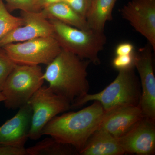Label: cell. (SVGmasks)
<instances>
[{
  "label": "cell",
  "mask_w": 155,
  "mask_h": 155,
  "mask_svg": "<svg viewBox=\"0 0 155 155\" xmlns=\"http://www.w3.org/2000/svg\"><path fill=\"white\" fill-rule=\"evenodd\" d=\"M90 62L62 49L48 64L43 78L56 94L64 97L72 104L88 94L89 84L87 68Z\"/></svg>",
  "instance_id": "cell-1"
},
{
  "label": "cell",
  "mask_w": 155,
  "mask_h": 155,
  "mask_svg": "<svg viewBox=\"0 0 155 155\" xmlns=\"http://www.w3.org/2000/svg\"><path fill=\"white\" fill-rule=\"evenodd\" d=\"M105 111L97 101L77 112L56 116L41 132L63 143L70 145L79 153L87 141L99 127Z\"/></svg>",
  "instance_id": "cell-2"
},
{
  "label": "cell",
  "mask_w": 155,
  "mask_h": 155,
  "mask_svg": "<svg viewBox=\"0 0 155 155\" xmlns=\"http://www.w3.org/2000/svg\"><path fill=\"white\" fill-rule=\"evenodd\" d=\"M48 20L52 26L53 36L61 48L95 65L101 64L99 53L107 40L104 31L82 30L57 19Z\"/></svg>",
  "instance_id": "cell-3"
},
{
  "label": "cell",
  "mask_w": 155,
  "mask_h": 155,
  "mask_svg": "<svg viewBox=\"0 0 155 155\" xmlns=\"http://www.w3.org/2000/svg\"><path fill=\"white\" fill-rule=\"evenodd\" d=\"M118 71L117 77L105 88L77 99L71 104V109L80 107L91 101H98L105 111L124 105H138L141 89L134 67Z\"/></svg>",
  "instance_id": "cell-4"
},
{
  "label": "cell",
  "mask_w": 155,
  "mask_h": 155,
  "mask_svg": "<svg viewBox=\"0 0 155 155\" xmlns=\"http://www.w3.org/2000/svg\"><path fill=\"white\" fill-rule=\"evenodd\" d=\"M44 81L39 65L17 64L2 91L6 107L16 110L26 104L34 94L43 86Z\"/></svg>",
  "instance_id": "cell-5"
},
{
  "label": "cell",
  "mask_w": 155,
  "mask_h": 155,
  "mask_svg": "<svg viewBox=\"0 0 155 155\" xmlns=\"http://www.w3.org/2000/svg\"><path fill=\"white\" fill-rule=\"evenodd\" d=\"M32 110L31 125L28 138H40L44 127L58 114L71 109V103L64 97L56 94L49 87L42 86L28 101Z\"/></svg>",
  "instance_id": "cell-6"
},
{
  "label": "cell",
  "mask_w": 155,
  "mask_h": 155,
  "mask_svg": "<svg viewBox=\"0 0 155 155\" xmlns=\"http://www.w3.org/2000/svg\"><path fill=\"white\" fill-rule=\"evenodd\" d=\"M2 48L16 64L28 65H48L62 50L53 35L10 43Z\"/></svg>",
  "instance_id": "cell-7"
},
{
  "label": "cell",
  "mask_w": 155,
  "mask_h": 155,
  "mask_svg": "<svg viewBox=\"0 0 155 155\" xmlns=\"http://www.w3.org/2000/svg\"><path fill=\"white\" fill-rule=\"evenodd\" d=\"M152 47L148 42L134 53V67L140 81L141 95L138 106L143 117L155 122V76Z\"/></svg>",
  "instance_id": "cell-8"
},
{
  "label": "cell",
  "mask_w": 155,
  "mask_h": 155,
  "mask_svg": "<svg viewBox=\"0 0 155 155\" xmlns=\"http://www.w3.org/2000/svg\"><path fill=\"white\" fill-rule=\"evenodd\" d=\"M122 18L144 37L155 51V0H130L121 9Z\"/></svg>",
  "instance_id": "cell-9"
},
{
  "label": "cell",
  "mask_w": 155,
  "mask_h": 155,
  "mask_svg": "<svg viewBox=\"0 0 155 155\" xmlns=\"http://www.w3.org/2000/svg\"><path fill=\"white\" fill-rule=\"evenodd\" d=\"M155 122L143 117L127 133L118 139L125 153L154 154Z\"/></svg>",
  "instance_id": "cell-10"
},
{
  "label": "cell",
  "mask_w": 155,
  "mask_h": 155,
  "mask_svg": "<svg viewBox=\"0 0 155 155\" xmlns=\"http://www.w3.org/2000/svg\"><path fill=\"white\" fill-rule=\"evenodd\" d=\"M21 17L24 23L0 40V48L13 43L30 40L37 38L53 35L52 26L41 12L21 11Z\"/></svg>",
  "instance_id": "cell-11"
},
{
  "label": "cell",
  "mask_w": 155,
  "mask_h": 155,
  "mask_svg": "<svg viewBox=\"0 0 155 155\" xmlns=\"http://www.w3.org/2000/svg\"><path fill=\"white\" fill-rule=\"evenodd\" d=\"M143 116L139 106H119L105 111L100 129L119 139L127 133Z\"/></svg>",
  "instance_id": "cell-12"
},
{
  "label": "cell",
  "mask_w": 155,
  "mask_h": 155,
  "mask_svg": "<svg viewBox=\"0 0 155 155\" xmlns=\"http://www.w3.org/2000/svg\"><path fill=\"white\" fill-rule=\"evenodd\" d=\"M32 110L27 103L18 113L0 126V144L24 147L30 131Z\"/></svg>",
  "instance_id": "cell-13"
},
{
  "label": "cell",
  "mask_w": 155,
  "mask_h": 155,
  "mask_svg": "<svg viewBox=\"0 0 155 155\" xmlns=\"http://www.w3.org/2000/svg\"><path fill=\"white\" fill-rule=\"evenodd\" d=\"M81 155H122L125 154L119 139L103 129L98 128L79 152Z\"/></svg>",
  "instance_id": "cell-14"
},
{
  "label": "cell",
  "mask_w": 155,
  "mask_h": 155,
  "mask_svg": "<svg viewBox=\"0 0 155 155\" xmlns=\"http://www.w3.org/2000/svg\"><path fill=\"white\" fill-rule=\"evenodd\" d=\"M41 12L46 19H57L82 30H92L89 27L86 18L78 14L63 1L47 6Z\"/></svg>",
  "instance_id": "cell-15"
},
{
  "label": "cell",
  "mask_w": 155,
  "mask_h": 155,
  "mask_svg": "<svg viewBox=\"0 0 155 155\" xmlns=\"http://www.w3.org/2000/svg\"><path fill=\"white\" fill-rule=\"evenodd\" d=\"M117 0H94L86 17L89 27L97 31H104L108 21L113 19V9Z\"/></svg>",
  "instance_id": "cell-16"
},
{
  "label": "cell",
  "mask_w": 155,
  "mask_h": 155,
  "mask_svg": "<svg viewBox=\"0 0 155 155\" xmlns=\"http://www.w3.org/2000/svg\"><path fill=\"white\" fill-rule=\"evenodd\" d=\"M28 155H69L78 153L70 145L63 143L54 137H49L26 149Z\"/></svg>",
  "instance_id": "cell-17"
},
{
  "label": "cell",
  "mask_w": 155,
  "mask_h": 155,
  "mask_svg": "<svg viewBox=\"0 0 155 155\" xmlns=\"http://www.w3.org/2000/svg\"><path fill=\"white\" fill-rule=\"evenodd\" d=\"M23 19L15 17L6 8L3 0H0V40L11 31L24 24Z\"/></svg>",
  "instance_id": "cell-18"
},
{
  "label": "cell",
  "mask_w": 155,
  "mask_h": 155,
  "mask_svg": "<svg viewBox=\"0 0 155 155\" xmlns=\"http://www.w3.org/2000/svg\"><path fill=\"white\" fill-rule=\"evenodd\" d=\"M6 8L11 13L14 11L39 12L41 11L39 0H5Z\"/></svg>",
  "instance_id": "cell-19"
},
{
  "label": "cell",
  "mask_w": 155,
  "mask_h": 155,
  "mask_svg": "<svg viewBox=\"0 0 155 155\" xmlns=\"http://www.w3.org/2000/svg\"><path fill=\"white\" fill-rule=\"evenodd\" d=\"M17 64L0 48V92H2L6 80Z\"/></svg>",
  "instance_id": "cell-20"
},
{
  "label": "cell",
  "mask_w": 155,
  "mask_h": 155,
  "mask_svg": "<svg viewBox=\"0 0 155 155\" xmlns=\"http://www.w3.org/2000/svg\"><path fill=\"white\" fill-rule=\"evenodd\" d=\"M78 14L86 18L91 8L93 0H62Z\"/></svg>",
  "instance_id": "cell-21"
},
{
  "label": "cell",
  "mask_w": 155,
  "mask_h": 155,
  "mask_svg": "<svg viewBox=\"0 0 155 155\" xmlns=\"http://www.w3.org/2000/svg\"><path fill=\"white\" fill-rule=\"evenodd\" d=\"M112 66L118 71L134 67V54L127 55H116L112 61Z\"/></svg>",
  "instance_id": "cell-22"
},
{
  "label": "cell",
  "mask_w": 155,
  "mask_h": 155,
  "mask_svg": "<svg viewBox=\"0 0 155 155\" xmlns=\"http://www.w3.org/2000/svg\"><path fill=\"white\" fill-rule=\"evenodd\" d=\"M26 149L8 145L0 144V155H26Z\"/></svg>",
  "instance_id": "cell-23"
},
{
  "label": "cell",
  "mask_w": 155,
  "mask_h": 155,
  "mask_svg": "<svg viewBox=\"0 0 155 155\" xmlns=\"http://www.w3.org/2000/svg\"><path fill=\"white\" fill-rule=\"evenodd\" d=\"M134 46L128 42H124L119 44L115 49L116 55H127L133 54L135 51Z\"/></svg>",
  "instance_id": "cell-24"
},
{
  "label": "cell",
  "mask_w": 155,
  "mask_h": 155,
  "mask_svg": "<svg viewBox=\"0 0 155 155\" xmlns=\"http://www.w3.org/2000/svg\"><path fill=\"white\" fill-rule=\"evenodd\" d=\"M62 1V0H39V5L42 10L44 8L51 4Z\"/></svg>",
  "instance_id": "cell-25"
},
{
  "label": "cell",
  "mask_w": 155,
  "mask_h": 155,
  "mask_svg": "<svg viewBox=\"0 0 155 155\" xmlns=\"http://www.w3.org/2000/svg\"><path fill=\"white\" fill-rule=\"evenodd\" d=\"M5 97H4V95L2 93V92H0V102H3L5 101Z\"/></svg>",
  "instance_id": "cell-26"
},
{
  "label": "cell",
  "mask_w": 155,
  "mask_h": 155,
  "mask_svg": "<svg viewBox=\"0 0 155 155\" xmlns=\"http://www.w3.org/2000/svg\"><path fill=\"white\" fill-rule=\"evenodd\" d=\"M93 1H94V2H94V0H93Z\"/></svg>",
  "instance_id": "cell-27"
}]
</instances>
